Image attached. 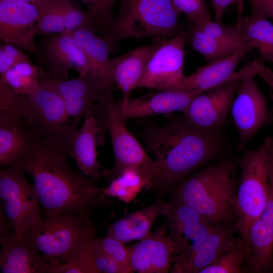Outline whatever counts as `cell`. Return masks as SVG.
Masks as SVG:
<instances>
[{
    "instance_id": "15",
    "label": "cell",
    "mask_w": 273,
    "mask_h": 273,
    "mask_svg": "<svg viewBox=\"0 0 273 273\" xmlns=\"http://www.w3.org/2000/svg\"><path fill=\"white\" fill-rule=\"evenodd\" d=\"M232 222L219 224L208 235L193 242L172 260L171 273H200L215 263L229 248L236 231Z\"/></svg>"
},
{
    "instance_id": "30",
    "label": "cell",
    "mask_w": 273,
    "mask_h": 273,
    "mask_svg": "<svg viewBox=\"0 0 273 273\" xmlns=\"http://www.w3.org/2000/svg\"><path fill=\"white\" fill-rule=\"evenodd\" d=\"M184 31L192 47L210 62L225 58L239 49L208 34L197 24L191 23Z\"/></svg>"
},
{
    "instance_id": "12",
    "label": "cell",
    "mask_w": 273,
    "mask_h": 273,
    "mask_svg": "<svg viewBox=\"0 0 273 273\" xmlns=\"http://www.w3.org/2000/svg\"><path fill=\"white\" fill-rule=\"evenodd\" d=\"M38 9L21 0H0V39L33 55L38 63L46 65L41 48L36 43V25Z\"/></svg>"
},
{
    "instance_id": "38",
    "label": "cell",
    "mask_w": 273,
    "mask_h": 273,
    "mask_svg": "<svg viewBox=\"0 0 273 273\" xmlns=\"http://www.w3.org/2000/svg\"><path fill=\"white\" fill-rule=\"evenodd\" d=\"M22 50L8 43L0 46V75L16 64L30 59Z\"/></svg>"
},
{
    "instance_id": "20",
    "label": "cell",
    "mask_w": 273,
    "mask_h": 273,
    "mask_svg": "<svg viewBox=\"0 0 273 273\" xmlns=\"http://www.w3.org/2000/svg\"><path fill=\"white\" fill-rule=\"evenodd\" d=\"M197 92L161 90L136 98L120 99L113 103V107L123 121L141 117L169 114L175 111L182 112L196 95Z\"/></svg>"
},
{
    "instance_id": "10",
    "label": "cell",
    "mask_w": 273,
    "mask_h": 273,
    "mask_svg": "<svg viewBox=\"0 0 273 273\" xmlns=\"http://www.w3.org/2000/svg\"><path fill=\"white\" fill-rule=\"evenodd\" d=\"M109 104L107 130L108 131L114 153V163L110 169H105L102 174L110 183L127 169L138 171L147 181L151 189L159 174L157 162L152 160L142 145L126 128L113 107Z\"/></svg>"
},
{
    "instance_id": "3",
    "label": "cell",
    "mask_w": 273,
    "mask_h": 273,
    "mask_svg": "<svg viewBox=\"0 0 273 273\" xmlns=\"http://www.w3.org/2000/svg\"><path fill=\"white\" fill-rule=\"evenodd\" d=\"M237 160L224 158L204 167L174 185L171 199L199 212L211 223L231 222L235 216Z\"/></svg>"
},
{
    "instance_id": "23",
    "label": "cell",
    "mask_w": 273,
    "mask_h": 273,
    "mask_svg": "<svg viewBox=\"0 0 273 273\" xmlns=\"http://www.w3.org/2000/svg\"><path fill=\"white\" fill-rule=\"evenodd\" d=\"M246 55L241 49L231 55L198 68L167 90L202 93L235 76L237 66Z\"/></svg>"
},
{
    "instance_id": "36",
    "label": "cell",
    "mask_w": 273,
    "mask_h": 273,
    "mask_svg": "<svg viewBox=\"0 0 273 273\" xmlns=\"http://www.w3.org/2000/svg\"><path fill=\"white\" fill-rule=\"evenodd\" d=\"M200 26L206 33L218 40L241 49V37L239 18L235 26L226 25L220 21H213L211 19Z\"/></svg>"
},
{
    "instance_id": "37",
    "label": "cell",
    "mask_w": 273,
    "mask_h": 273,
    "mask_svg": "<svg viewBox=\"0 0 273 273\" xmlns=\"http://www.w3.org/2000/svg\"><path fill=\"white\" fill-rule=\"evenodd\" d=\"M176 9L185 13L191 24L202 25L211 20L206 0H172Z\"/></svg>"
},
{
    "instance_id": "24",
    "label": "cell",
    "mask_w": 273,
    "mask_h": 273,
    "mask_svg": "<svg viewBox=\"0 0 273 273\" xmlns=\"http://www.w3.org/2000/svg\"><path fill=\"white\" fill-rule=\"evenodd\" d=\"M161 215L166 217L170 235L175 239L196 241L208 235L218 225L208 221L191 207L171 199L165 202Z\"/></svg>"
},
{
    "instance_id": "31",
    "label": "cell",
    "mask_w": 273,
    "mask_h": 273,
    "mask_svg": "<svg viewBox=\"0 0 273 273\" xmlns=\"http://www.w3.org/2000/svg\"><path fill=\"white\" fill-rule=\"evenodd\" d=\"M149 187L147 181L138 171L127 169L111 180L108 187L103 188V192L107 196L117 197L129 203L135 198L142 188L148 189Z\"/></svg>"
},
{
    "instance_id": "32",
    "label": "cell",
    "mask_w": 273,
    "mask_h": 273,
    "mask_svg": "<svg viewBox=\"0 0 273 273\" xmlns=\"http://www.w3.org/2000/svg\"><path fill=\"white\" fill-rule=\"evenodd\" d=\"M247 254L248 248L245 242L240 237L234 238L230 246L221 256L200 273L241 272Z\"/></svg>"
},
{
    "instance_id": "6",
    "label": "cell",
    "mask_w": 273,
    "mask_h": 273,
    "mask_svg": "<svg viewBox=\"0 0 273 273\" xmlns=\"http://www.w3.org/2000/svg\"><path fill=\"white\" fill-rule=\"evenodd\" d=\"M21 116L36 137L70 152L78 125L68 117L53 81L47 76L29 96L18 94Z\"/></svg>"
},
{
    "instance_id": "7",
    "label": "cell",
    "mask_w": 273,
    "mask_h": 273,
    "mask_svg": "<svg viewBox=\"0 0 273 273\" xmlns=\"http://www.w3.org/2000/svg\"><path fill=\"white\" fill-rule=\"evenodd\" d=\"M271 136L254 149H246L238 161L241 176L237 191L234 222L236 232L245 242L253 224L261 214L269 193V158Z\"/></svg>"
},
{
    "instance_id": "8",
    "label": "cell",
    "mask_w": 273,
    "mask_h": 273,
    "mask_svg": "<svg viewBox=\"0 0 273 273\" xmlns=\"http://www.w3.org/2000/svg\"><path fill=\"white\" fill-rule=\"evenodd\" d=\"M260 62L255 59L232 78L196 95L183 112V118L201 130L220 131L226 121L242 78L252 71L260 69Z\"/></svg>"
},
{
    "instance_id": "9",
    "label": "cell",
    "mask_w": 273,
    "mask_h": 273,
    "mask_svg": "<svg viewBox=\"0 0 273 273\" xmlns=\"http://www.w3.org/2000/svg\"><path fill=\"white\" fill-rule=\"evenodd\" d=\"M23 168L15 165L0 169V198L4 212L12 224L15 237L24 234L42 215L33 185L25 177Z\"/></svg>"
},
{
    "instance_id": "35",
    "label": "cell",
    "mask_w": 273,
    "mask_h": 273,
    "mask_svg": "<svg viewBox=\"0 0 273 273\" xmlns=\"http://www.w3.org/2000/svg\"><path fill=\"white\" fill-rule=\"evenodd\" d=\"M92 245L95 249L126 268L129 273L133 272L129 263L128 249L122 242L106 235L103 238H95Z\"/></svg>"
},
{
    "instance_id": "25",
    "label": "cell",
    "mask_w": 273,
    "mask_h": 273,
    "mask_svg": "<svg viewBox=\"0 0 273 273\" xmlns=\"http://www.w3.org/2000/svg\"><path fill=\"white\" fill-rule=\"evenodd\" d=\"M35 137L22 117L0 113V163L10 167L18 163L32 148Z\"/></svg>"
},
{
    "instance_id": "41",
    "label": "cell",
    "mask_w": 273,
    "mask_h": 273,
    "mask_svg": "<svg viewBox=\"0 0 273 273\" xmlns=\"http://www.w3.org/2000/svg\"><path fill=\"white\" fill-rule=\"evenodd\" d=\"M211 4L217 21H221L226 9L234 4L238 5V16L242 17L243 0H211Z\"/></svg>"
},
{
    "instance_id": "14",
    "label": "cell",
    "mask_w": 273,
    "mask_h": 273,
    "mask_svg": "<svg viewBox=\"0 0 273 273\" xmlns=\"http://www.w3.org/2000/svg\"><path fill=\"white\" fill-rule=\"evenodd\" d=\"M189 246L188 239L166 235V226L158 228L128 248L130 266L139 273H166L171 268L172 256Z\"/></svg>"
},
{
    "instance_id": "40",
    "label": "cell",
    "mask_w": 273,
    "mask_h": 273,
    "mask_svg": "<svg viewBox=\"0 0 273 273\" xmlns=\"http://www.w3.org/2000/svg\"><path fill=\"white\" fill-rule=\"evenodd\" d=\"M92 249L94 265L97 273H129L126 268L95 249L92 245Z\"/></svg>"
},
{
    "instance_id": "27",
    "label": "cell",
    "mask_w": 273,
    "mask_h": 273,
    "mask_svg": "<svg viewBox=\"0 0 273 273\" xmlns=\"http://www.w3.org/2000/svg\"><path fill=\"white\" fill-rule=\"evenodd\" d=\"M165 202L159 197L151 205L120 218L108 226L107 235L125 244L143 239L152 232L151 228L161 215Z\"/></svg>"
},
{
    "instance_id": "42",
    "label": "cell",
    "mask_w": 273,
    "mask_h": 273,
    "mask_svg": "<svg viewBox=\"0 0 273 273\" xmlns=\"http://www.w3.org/2000/svg\"><path fill=\"white\" fill-rule=\"evenodd\" d=\"M252 11L273 19V0H248Z\"/></svg>"
},
{
    "instance_id": "5",
    "label": "cell",
    "mask_w": 273,
    "mask_h": 273,
    "mask_svg": "<svg viewBox=\"0 0 273 273\" xmlns=\"http://www.w3.org/2000/svg\"><path fill=\"white\" fill-rule=\"evenodd\" d=\"M172 0H121L120 11L103 37L110 51L126 38L172 37L184 30Z\"/></svg>"
},
{
    "instance_id": "44",
    "label": "cell",
    "mask_w": 273,
    "mask_h": 273,
    "mask_svg": "<svg viewBox=\"0 0 273 273\" xmlns=\"http://www.w3.org/2000/svg\"><path fill=\"white\" fill-rule=\"evenodd\" d=\"M36 7L39 11L43 8L47 0H21Z\"/></svg>"
},
{
    "instance_id": "39",
    "label": "cell",
    "mask_w": 273,
    "mask_h": 273,
    "mask_svg": "<svg viewBox=\"0 0 273 273\" xmlns=\"http://www.w3.org/2000/svg\"><path fill=\"white\" fill-rule=\"evenodd\" d=\"M18 94L0 79V113L16 117H22L18 102Z\"/></svg>"
},
{
    "instance_id": "18",
    "label": "cell",
    "mask_w": 273,
    "mask_h": 273,
    "mask_svg": "<svg viewBox=\"0 0 273 273\" xmlns=\"http://www.w3.org/2000/svg\"><path fill=\"white\" fill-rule=\"evenodd\" d=\"M0 268L3 273H47L45 257L15 237L14 230L0 207Z\"/></svg>"
},
{
    "instance_id": "16",
    "label": "cell",
    "mask_w": 273,
    "mask_h": 273,
    "mask_svg": "<svg viewBox=\"0 0 273 273\" xmlns=\"http://www.w3.org/2000/svg\"><path fill=\"white\" fill-rule=\"evenodd\" d=\"M269 193L265 206L248 237L245 264L253 272L270 271L273 264V136L269 158Z\"/></svg>"
},
{
    "instance_id": "17",
    "label": "cell",
    "mask_w": 273,
    "mask_h": 273,
    "mask_svg": "<svg viewBox=\"0 0 273 273\" xmlns=\"http://www.w3.org/2000/svg\"><path fill=\"white\" fill-rule=\"evenodd\" d=\"M46 60L47 77L51 80H66L68 70L84 75L90 71L87 56L76 40L69 33L50 34L41 43Z\"/></svg>"
},
{
    "instance_id": "4",
    "label": "cell",
    "mask_w": 273,
    "mask_h": 273,
    "mask_svg": "<svg viewBox=\"0 0 273 273\" xmlns=\"http://www.w3.org/2000/svg\"><path fill=\"white\" fill-rule=\"evenodd\" d=\"M98 228L89 216L68 212L42 214L22 241L49 264L73 260L90 246Z\"/></svg>"
},
{
    "instance_id": "29",
    "label": "cell",
    "mask_w": 273,
    "mask_h": 273,
    "mask_svg": "<svg viewBox=\"0 0 273 273\" xmlns=\"http://www.w3.org/2000/svg\"><path fill=\"white\" fill-rule=\"evenodd\" d=\"M46 75L45 70L29 59L13 66L0 75V79L15 93L28 96Z\"/></svg>"
},
{
    "instance_id": "21",
    "label": "cell",
    "mask_w": 273,
    "mask_h": 273,
    "mask_svg": "<svg viewBox=\"0 0 273 273\" xmlns=\"http://www.w3.org/2000/svg\"><path fill=\"white\" fill-rule=\"evenodd\" d=\"M93 108L86 112L82 126L74 135L70 157L73 158L83 175L98 180L102 172L97 147L103 144L104 134Z\"/></svg>"
},
{
    "instance_id": "43",
    "label": "cell",
    "mask_w": 273,
    "mask_h": 273,
    "mask_svg": "<svg viewBox=\"0 0 273 273\" xmlns=\"http://www.w3.org/2000/svg\"><path fill=\"white\" fill-rule=\"evenodd\" d=\"M261 76L270 88L272 91L271 98L273 100V74L266 69Z\"/></svg>"
},
{
    "instance_id": "13",
    "label": "cell",
    "mask_w": 273,
    "mask_h": 273,
    "mask_svg": "<svg viewBox=\"0 0 273 273\" xmlns=\"http://www.w3.org/2000/svg\"><path fill=\"white\" fill-rule=\"evenodd\" d=\"M186 39L184 30L168 39H163L151 57L138 88L167 90L181 81L185 77Z\"/></svg>"
},
{
    "instance_id": "1",
    "label": "cell",
    "mask_w": 273,
    "mask_h": 273,
    "mask_svg": "<svg viewBox=\"0 0 273 273\" xmlns=\"http://www.w3.org/2000/svg\"><path fill=\"white\" fill-rule=\"evenodd\" d=\"M69 157V151L35 136L32 148L17 164L34 180L42 214L89 216L96 210L111 207L115 200L104 194L96 179L74 171L67 161Z\"/></svg>"
},
{
    "instance_id": "34",
    "label": "cell",
    "mask_w": 273,
    "mask_h": 273,
    "mask_svg": "<svg viewBox=\"0 0 273 273\" xmlns=\"http://www.w3.org/2000/svg\"><path fill=\"white\" fill-rule=\"evenodd\" d=\"M83 3L93 18L97 30L104 37L109 31L112 22V11L117 0H77Z\"/></svg>"
},
{
    "instance_id": "45",
    "label": "cell",
    "mask_w": 273,
    "mask_h": 273,
    "mask_svg": "<svg viewBox=\"0 0 273 273\" xmlns=\"http://www.w3.org/2000/svg\"><path fill=\"white\" fill-rule=\"evenodd\" d=\"M273 271V264L271 266V270H270V271Z\"/></svg>"
},
{
    "instance_id": "22",
    "label": "cell",
    "mask_w": 273,
    "mask_h": 273,
    "mask_svg": "<svg viewBox=\"0 0 273 273\" xmlns=\"http://www.w3.org/2000/svg\"><path fill=\"white\" fill-rule=\"evenodd\" d=\"M163 37L153 43L139 47L124 54L110 59L108 70L110 80L122 92L123 100L130 97L142 78L146 66Z\"/></svg>"
},
{
    "instance_id": "11",
    "label": "cell",
    "mask_w": 273,
    "mask_h": 273,
    "mask_svg": "<svg viewBox=\"0 0 273 273\" xmlns=\"http://www.w3.org/2000/svg\"><path fill=\"white\" fill-rule=\"evenodd\" d=\"M262 71H252L242 78L232 104L231 111L239 134V151L245 150L248 142L261 128L273 123V113L268 109L266 98L255 79L256 75Z\"/></svg>"
},
{
    "instance_id": "19",
    "label": "cell",
    "mask_w": 273,
    "mask_h": 273,
    "mask_svg": "<svg viewBox=\"0 0 273 273\" xmlns=\"http://www.w3.org/2000/svg\"><path fill=\"white\" fill-rule=\"evenodd\" d=\"M53 81L63 99L69 118L77 125L89 109L101 103H114L89 73L69 80Z\"/></svg>"
},
{
    "instance_id": "2",
    "label": "cell",
    "mask_w": 273,
    "mask_h": 273,
    "mask_svg": "<svg viewBox=\"0 0 273 273\" xmlns=\"http://www.w3.org/2000/svg\"><path fill=\"white\" fill-rule=\"evenodd\" d=\"M145 140L159 167L158 177L150 189L158 197L201 166L218 158L224 149L220 131L201 130L183 118L152 128Z\"/></svg>"
},
{
    "instance_id": "28",
    "label": "cell",
    "mask_w": 273,
    "mask_h": 273,
    "mask_svg": "<svg viewBox=\"0 0 273 273\" xmlns=\"http://www.w3.org/2000/svg\"><path fill=\"white\" fill-rule=\"evenodd\" d=\"M238 18L241 37L240 49L245 55L257 49L260 60L273 63V24L254 11L249 16Z\"/></svg>"
},
{
    "instance_id": "33",
    "label": "cell",
    "mask_w": 273,
    "mask_h": 273,
    "mask_svg": "<svg viewBox=\"0 0 273 273\" xmlns=\"http://www.w3.org/2000/svg\"><path fill=\"white\" fill-rule=\"evenodd\" d=\"M35 29L36 35L65 32L59 0H47L39 11Z\"/></svg>"
},
{
    "instance_id": "26",
    "label": "cell",
    "mask_w": 273,
    "mask_h": 273,
    "mask_svg": "<svg viewBox=\"0 0 273 273\" xmlns=\"http://www.w3.org/2000/svg\"><path fill=\"white\" fill-rule=\"evenodd\" d=\"M71 34L85 52L90 65V73L102 84L110 99L113 100L114 85L109 74L110 49L103 37L86 28L76 30Z\"/></svg>"
}]
</instances>
